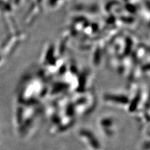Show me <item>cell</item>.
I'll list each match as a JSON object with an SVG mask.
<instances>
[{
  "instance_id": "6da1fadb",
  "label": "cell",
  "mask_w": 150,
  "mask_h": 150,
  "mask_svg": "<svg viewBox=\"0 0 150 150\" xmlns=\"http://www.w3.org/2000/svg\"><path fill=\"white\" fill-rule=\"evenodd\" d=\"M80 134L83 137L86 138L88 142L90 143L91 146L95 149H99L100 148V144L98 142L96 138L94 136V134L91 132L86 129H83L80 131Z\"/></svg>"
},
{
  "instance_id": "7a4b0ae2",
  "label": "cell",
  "mask_w": 150,
  "mask_h": 150,
  "mask_svg": "<svg viewBox=\"0 0 150 150\" xmlns=\"http://www.w3.org/2000/svg\"><path fill=\"white\" fill-rule=\"evenodd\" d=\"M105 98L107 101H111L117 103H121V104H126L128 102V98L125 96H118V95H107L105 96Z\"/></svg>"
},
{
  "instance_id": "3957f363",
  "label": "cell",
  "mask_w": 150,
  "mask_h": 150,
  "mask_svg": "<svg viewBox=\"0 0 150 150\" xmlns=\"http://www.w3.org/2000/svg\"><path fill=\"white\" fill-rule=\"evenodd\" d=\"M139 100V96L138 95L133 100L132 103H131V106L129 108V110H131V111H133L136 108H137V106H138V104Z\"/></svg>"
},
{
  "instance_id": "277c9868",
  "label": "cell",
  "mask_w": 150,
  "mask_h": 150,
  "mask_svg": "<svg viewBox=\"0 0 150 150\" xmlns=\"http://www.w3.org/2000/svg\"><path fill=\"white\" fill-rule=\"evenodd\" d=\"M101 125L104 127H109L112 125V120L110 119H105L101 121Z\"/></svg>"
}]
</instances>
